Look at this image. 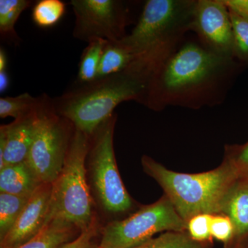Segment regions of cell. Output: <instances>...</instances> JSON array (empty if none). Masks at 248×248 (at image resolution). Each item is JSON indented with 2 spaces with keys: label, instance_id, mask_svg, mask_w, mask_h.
<instances>
[{
  "label": "cell",
  "instance_id": "4",
  "mask_svg": "<svg viewBox=\"0 0 248 248\" xmlns=\"http://www.w3.org/2000/svg\"><path fill=\"white\" fill-rule=\"evenodd\" d=\"M141 165L144 172L162 187L186 223L199 214H221L227 195L239 179L225 159L215 169L195 174L170 170L146 155L142 156Z\"/></svg>",
  "mask_w": 248,
  "mask_h": 248
},
{
  "label": "cell",
  "instance_id": "23",
  "mask_svg": "<svg viewBox=\"0 0 248 248\" xmlns=\"http://www.w3.org/2000/svg\"><path fill=\"white\" fill-rule=\"evenodd\" d=\"M39 97H34L25 93L16 97H1L0 99V117L5 119L14 117L15 120L30 112L37 106Z\"/></svg>",
  "mask_w": 248,
  "mask_h": 248
},
{
  "label": "cell",
  "instance_id": "7",
  "mask_svg": "<svg viewBox=\"0 0 248 248\" xmlns=\"http://www.w3.org/2000/svg\"><path fill=\"white\" fill-rule=\"evenodd\" d=\"M117 115L103 122L91 137L89 167L91 181L99 203L106 211L125 213L133 206L120 177L114 151V129Z\"/></svg>",
  "mask_w": 248,
  "mask_h": 248
},
{
  "label": "cell",
  "instance_id": "30",
  "mask_svg": "<svg viewBox=\"0 0 248 248\" xmlns=\"http://www.w3.org/2000/svg\"><path fill=\"white\" fill-rule=\"evenodd\" d=\"M7 57L3 48L0 49V71H6Z\"/></svg>",
  "mask_w": 248,
  "mask_h": 248
},
{
  "label": "cell",
  "instance_id": "6",
  "mask_svg": "<svg viewBox=\"0 0 248 248\" xmlns=\"http://www.w3.org/2000/svg\"><path fill=\"white\" fill-rule=\"evenodd\" d=\"M38 120L26 162L42 184H53L61 173L76 129L55 110L53 99L40 96Z\"/></svg>",
  "mask_w": 248,
  "mask_h": 248
},
{
  "label": "cell",
  "instance_id": "12",
  "mask_svg": "<svg viewBox=\"0 0 248 248\" xmlns=\"http://www.w3.org/2000/svg\"><path fill=\"white\" fill-rule=\"evenodd\" d=\"M52 184H43L31 196L11 231L0 241V248H16L35 236L45 226Z\"/></svg>",
  "mask_w": 248,
  "mask_h": 248
},
{
  "label": "cell",
  "instance_id": "32",
  "mask_svg": "<svg viewBox=\"0 0 248 248\" xmlns=\"http://www.w3.org/2000/svg\"><path fill=\"white\" fill-rule=\"evenodd\" d=\"M87 248H101L99 246H93V245H90L89 247Z\"/></svg>",
  "mask_w": 248,
  "mask_h": 248
},
{
  "label": "cell",
  "instance_id": "15",
  "mask_svg": "<svg viewBox=\"0 0 248 248\" xmlns=\"http://www.w3.org/2000/svg\"><path fill=\"white\" fill-rule=\"evenodd\" d=\"M77 230L63 220H52L35 236L16 248H58L71 241Z\"/></svg>",
  "mask_w": 248,
  "mask_h": 248
},
{
  "label": "cell",
  "instance_id": "3",
  "mask_svg": "<svg viewBox=\"0 0 248 248\" xmlns=\"http://www.w3.org/2000/svg\"><path fill=\"white\" fill-rule=\"evenodd\" d=\"M148 87V80L128 67L117 74L79 84L52 99L58 115L91 137L103 122L115 113L119 104L135 101L144 105Z\"/></svg>",
  "mask_w": 248,
  "mask_h": 248
},
{
  "label": "cell",
  "instance_id": "13",
  "mask_svg": "<svg viewBox=\"0 0 248 248\" xmlns=\"http://www.w3.org/2000/svg\"><path fill=\"white\" fill-rule=\"evenodd\" d=\"M221 214L229 217L234 227L232 239L223 248H237L248 236V186L239 179L227 195Z\"/></svg>",
  "mask_w": 248,
  "mask_h": 248
},
{
  "label": "cell",
  "instance_id": "26",
  "mask_svg": "<svg viewBox=\"0 0 248 248\" xmlns=\"http://www.w3.org/2000/svg\"><path fill=\"white\" fill-rule=\"evenodd\" d=\"M210 232L213 239L223 243V247L231 243L234 235V227L229 217L222 214L212 215Z\"/></svg>",
  "mask_w": 248,
  "mask_h": 248
},
{
  "label": "cell",
  "instance_id": "28",
  "mask_svg": "<svg viewBox=\"0 0 248 248\" xmlns=\"http://www.w3.org/2000/svg\"><path fill=\"white\" fill-rule=\"evenodd\" d=\"M228 9L248 19V0H223Z\"/></svg>",
  "mask_w": 248,
  "mask_h": 248
},
{
  "label": "cell",
  "instance_id": "31",
  "mask_svg": "<svg viewBox=\"0 0 248 248\" xmlns=\"http://www.w3.org/2000/svg\"><path fill=\"white\" fill-rule=\"evenodd\" d=\"M237 248H248V236L242 241Z\"/></svg>",
  "mask_w": 248,
  "mask_h": 248
},
{
  "label": "cell",
  "instance_id": "11",
  "mask_svg": "<svg viewBox=\"0 0 248 248\" xmlns=\"http://www.w3.org/2000/svg\"><path fill=\"white\" fill-rule=\"evenodd\" d=\"M37 106L14 122L0 128V170L7 165L27 161L38 120L40 98Z\"/></svg>",
  "mask_w": 248,
  "mask_h": 248
},
{
  "label": "cell",
  "instance_id": "1",
  "mask_svg": "<svg viewBox=\"0 0 248 248\" xmlns=\"http://www.w3.org/2000/svg\"><path fill=\"white\" fill-rule=\"evenodd\" d=\"M199 40L184 41L152 76L144 106L155 111L169 107L198 109L224 102L238 68Z\"/></svg>",
  "mask_w": 248,
  "mask_h": 248
},
{
  "label": "cell",
  "instance_id": "20",
  "mask_svg": "<svg viewBox=\"0 0 248 248\" xmlns=\"http://www.w3.org/2000/svg\"><path fill=\"white\" fill-rule=\"evenodd\" d=\"M213 244L197 242L187 231L165 232L134 248H210Z\"/></svg>",
  "mask_w": 248,
  "mask_h": 248
},
{
  "label": "cell",
  "instance_id": "16",
  "mask_svg": "<svg viewBox=\"0 0 248 248\" xmlns=\"http://www.w3.org/2000/svg\"><path fill=\"white\" fill-rule=\"evenodd\" d=\"M134 59L133 53L120 41L108 42L99 63L97 79L125 71Z\"/></svg>",
  "mask_w": 248,
  "mask_h": 248
},
{
  "label": "cell",
  "instance_id": "2",
  "mask_svg": "<svg viewBox=\"0 0 248 248\" xmlns=\"http://www.w3.org/2000/svg\"><path fill=\"white\" fill-rule=\"evenodd\" d=\"M197 0H148L138 24L120 42L133 53L130 67L148 81L191 31Z\"/></svg>",
  "mask_w": 248,
  "mask_h": 248
},
{
  "label": "cell",
  "instance_id": "24",
  "mask_svg": "<svg viewBox=\"0 0 248 248\" xmlns=\"http://www.w3.org/2000/svg\"><path fill=\"white\" fill-rule=\"evenodd\" d=\"M233 166L240 179L248 178V141L225 147L224 158Z\"/></svg>",
  "mask_w": 248,
  "mask_h": 248
},
{
  "label": "cell",
  "instance_id": "21",
  "mask_svg": "<svg viewBox=\"0 0 248 248\" xmlns=\"http://www.w3.org/2000/svg\"><path fill=\"white\" fill-rule=\"evenodd\" d=\"M65 11L66 5L60 0H41L32 9V20L38 27H52L60 22Z\"/></svg>",
  "mask_w": 248,
  "mask_h": 248
},
{
  "label": "cell",
  "instance_id": "10",
  "mask_svg": "<svg viewBox=\"0 0 248 248\" xmlns=\"http://www.w3.org/2000/svg\"><path fill=\"white\" fill-rule=\"evenodd\" d=\"M191 31L210 51L234 58L232 24L223 0H197Z\"/></svg>",
  "mask_w": 248,
  "mask_h": 248
},
{
  "label": "cell",
  "instance_id": "27",
  "mask_svg": "<svg viewBox=\"0 0 248 248\" xmlns=\"http://www.w3.org/2000/svg\"><path fill=\"white\" fill-rule=\"evenodd\" d=\"M97 233V224L93 225L89 229L80 232L79 236L69 242L62 245L58 248H87L91 240Z\"/></svg>",
  "mask_w": 248,
  "mask_h": 248
},
{
  "label": "cell",
  "instance_id": "14",
  "mask_svg": "<svg viewBox=\"0 0 248 248\" xmlns=\"http://www.w3.org/2000/svg\"><path fill=\"white\" fill-rule=\"evenodd\" d=\"M42 184L26 161L0 170V193L29 198Z\"/></svg>",
  "mask_w": 248,
  "mask_h": 248
},
{
  "label": "cell",
  "instance_id": "9",
  "mask_svg": "<svg viewBox=\"0 0 248 248\" xmlns=\"http://www.w3.org/2000/svg\"><path fill=\"white\" fill-rule=\"evenodd\" d=\"M75 38L89 43L94 40L117 42L126 36L128 10L120 0H73Z\"/></svg>",
  "mask_w": 248,
  "mask_h": 248
},
{
  "label": "cell",
  "instance_id": "18",
  "mask_svg": "<svg viewBox=\"0 0 248 248\" xmlns=\"http://www.w3.org/2000/svg\"><path fill=\"white\" fill-rule=\"evenodd\" d=\"M31 3L29 0H0V34L3 40L13 42L19 40L15 26Z\"/></svg>",
  "mask_w": 248,
  "mask_h": 248
},
{
  "label": "cell",
  "instance_id": "33",
  "mask_svg": "<svg viewBox=\"0 0 248 248\" xmlns=\"http://www.w3.org/2000/svg\"><path fill=\"white\" fill-rule=\"evenodd\" d=\"M241 180L244 181V182H246V184H247V185L248 186V179H241Z\"/></svg>",
  "mask_w": 248,
  "mask_h": 248
},
{
  "label": "cell",
  "instance_id": "25",
  "mask_svg": "<svg viewBox=\"0 0 248 248\" xmlns=\"http://www.w3.org/2000/svg\"><path fill=\"white\" fill-rule=\"evenodd\" d=\"M211 217L210 214H199L188 220L186 231L192 239L203 244H213L210 232Z\"/></svg>",
  "mask_w": 248,
  "mask_h": 248
},
{
  "label": "cell",
  "instance_id": "8",
  "mask_svg": "<svg viewBox=\"0 0 248 248\" xmlns=\"http://www.w3.org/2000/svg\"><path fill=\"white\" fill-rule=\"evenodd\" d=\"M187 223L176 211L169 199L145 205L123 220L108 223L103 228L101 248H134L169 231H186Z\"/></svg>",
  "mask_w": 248,
  "mask_h": 248
},
{
  "label": "cell",
  "instance_id": "5",
  "mask_svg": "<svg viewBox=\"0 0 248 248\" xmlns=\"http://www.w3.org/2000/svg\"><path fill=\"white\" fill-rule=\"evenodd\" d=\"M91 137L75 129L64 166L58 179L52 184L45 225L52 220L61 219L81 232L95 224L85 168Z\"/></svg>",
  "mask_w": 248,
  "mask_h": 248
},
{
  "label": "cell",
  "instance_id": "22",
  "mask_svg": "<svg viewBox=\"0 0 248 248\" xmlns=\"http://www.w3.org/2000/svg\"><path fill=\"white\" fill-rule=\"evenodd\" d=\"M228 10L232 24L233 58L240 63L248 65V19Z\"/></svg>",
  "mask_w": 248,
  "mask_h": 248
},
{
  "label": "cell",
  "instance_id": "19",
  "mask_svg": "<svg viewBox=\"0 0 248 248\" xmlns=\"http://www.w3.org/2000/svg\"><path fill=\"white\" fill-rule=\"evenodd\" d=\"M30 198L0 193V241L11 231Z\"/></svg>",
  "mask_w": 248,
  "mask_h": 248
},
{
  "label": "cell",
  "instance_id": "17",
  "mask_svg": "<svg viewBox=\"0 0 248 248\" xmlns=\"http://www.w3.org/2000/svg\"><path fill=\"white\" fill-rule=\"evenodd\" d=\"M108 41H91L84 49L79 64L78 81L79 84H89L97 79L98 69L104 49Z\"/></svg>",
  "mask_w": 248,
  "mask_h": 248
},
{
  "label": "cell",
  "instance_id": "29",
  "mask_svg": "<svg viewBox=\"0 0 248 248\" xmlns=\"http://www.w3.org/2000/svg\"><path fill=\"white\" fill-rule=\"evenodd\" d=\"M10 79L6 71H0V93H4L9 88Z\"/></svg>",
  "mask_w": 248,
  "mask_h": 248
}]
</instances>
